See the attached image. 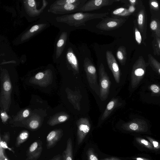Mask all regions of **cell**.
<instances>
[{
	"label": "cell",
	"instance_id": "f1b7e54d",
	"mask_svg": "<svg viewBox=\"0 0 160 160\" xmlns=\"http://www.w3.org/2000/svg\"><path fill=\"white\" fill-rule=\"evenodd\" d=\"M152 45L154 55L160 56V38L153 37Z\"/></svg>",
	"mask_w": 160,
	"mask_h": 160
},
{
	"label": "cell",
	"instance_id": "7a4b0ae2",
	"mask_svg": "<svg viewBox=\"0 0 160 160\" xmlns=\"http://www.w3.org/2000/svg\"><path fill=\"white\" fill-rule=\"evenodd\" d=\"M140 96L143 102L160 105V85L155 83L146 84L141 88Z\"/></svg>",
	"mask_w": 160,
	"mask_h": 160
},
{
	"label": "cell",
	"instance_id": "ba28073f",
	"mask_svg": "<svg viewBox=\"0 0 160 160\" xmlns=\"http://www.w3.org/2000/svg\"><path fill=\"white\" fill-rule=\"evenodd\" d=\"M122 128L123 130L130 132H145L148 131V125L145 120L136 118L123 123Z\"/></svg>",
	"mask_w": 160,
	"mask_h": 160
},
{
	"label": "cell",
	"instance_id": "603a6c76",
	"mask_svg": "<svg viewBox=\"0 0 160 160\" xmlns=\"http://www.w3.org/2000/svg\"><path fill=\"white\" fill-rule=\"evenodd\" d=\"M67 33L63 32L57 44V54L59 53V56L64 49L67 38Z\"/></svg>",
	"mask_w": 160,
	"mask_h": 160
},
{
	"label": "cell",
	"instance_id": "8fae6325",
	"mask_svg": "<svg viewBox=\"0 0 160 160\" xmlns=\"http://www.w3.org/2000/svg\"><path fill=\"white\" fill-rule=\"evenodd\" d=\"M116 0H90L87 1L81 9V12L97 10L102 7L112 5Z\"/></svg>",
	"mask_w": 160,
	"mask_h": 160
},
{
	"label": "cell",
	"instance_id": "484cf974",
	"mask_svg": "<svg viewBox=\"0 0 160 160\" xmlns=\"http://www.w3.org/2000/svg\"><path fill=\"white\" fill-rule=\"evenodd\" d=\"M69 117V115L66 113L60 114L53 120H51L49 122V124L51 126H53L68 120Z\"/></svg>",
	"mask_w": 160,
	"mask_h": 160
},
{
	"label": "cell",
	"instance_id": "5bb4252c",
	"mask_svg": "<svg viewBox=\"0 0 160 160\" xmlns=\"http://www.w3.org/2000/svg\"><path fill=\"white\" fill-rule=\"evenodd\" d=\"M63 135L61 129L53 130L48 134L46 137V147L48 149L54 147L60 140Z\"/></svg>",
	"mask_w": 160,
	"mask_h": 160
},
{
	"label": "cell",
	"instance_id": "b9f144b4",
	"mask_svg": "<svg viewBox=\"0 0 160 160\" xmlns=\"http://www.w3.org/2000/svg\"><path fill=\"white\" fill-rule=\"evenodd\" d=\"M29 114V111L28 109H26L22 113V116L24 118L28 117Z\"/></svg>",
	"mask_w": 160,
	"mask_h": 160
},
{
	"label": "cell",
	"instance_id": "e0dca14e",
	"mask_svg": "<svg viewBox=\"0 0 160 160\" xmlns=\"http://www.w3.org/2000/svg\"><path fill=\"white\" fill-rule=\"evenodd\" d=\"M66 58L73 71L76 73L78 74L79 72L78 61L72 48L68 49L66 54Z\"/></svg>",
	"mask_w": 160,
	"mask_h": 160
},
{
	"label": "cell",
	"instance_id": "ab89813d",
	"mask_svg": "<svg viewBox=\"0 0 160 160\" xmlns=\"http://www.w3.org/2000/svg\"><path fill=\"white\" fill-rule=\"evenodd\" d=\"M44 75V74L43 72H39L36 75L35 78L36 79L39 80L42 79L43 78Z\"/></svg>",
	"mask_w": 160,
	"mask_h": 160
},
{
	"label": "cell",
	"instance_id": "52a82bcc",
	"mask_svg": "<svg viewBox=\"0 0 160 160\" xmlns=\"http://www.w3.org/2000/svg\"><path fill=\"white\" fill-rule=\"evenodd\" d=\"M127 19L125 18L107 17L102 19L96 26L97 28L105 31L118 28L125 23Z\"/></svg>",
	"mask_w": 160,
	"mask_h": 160
},
{
	"label": "cell",
	"instance_id": "4316f807",
	"mask_svg": "<svg viewBox=\"0 0 160 160\" xmlns=\"http://www.w3.org/2000/svg\"><path fill=\"white\" fill-rule=\"evenodd\" d=\"M134 25L133 29L136 41L139 45L142 43L146 46V43L143 41L141 34L138 28L136 19L134 21Z\"/></svg>",
	"mask_w": 160,
	"mask_h": 160
},
{
	"label": "cell",
	"instance_id": "44dd1931",
	"mask_svg": "<svg viewBox=\"0 0 160 160\" xmlns=\"http://www.w3.org/2000/svg\"><path fill=\"white\" fill-rule=\"evenodd\" d=\"M117 58L121 64L124 65L127 59V52L126 47L123 46H120L116 52Z\"/></svg>",
	"mask_w": 160,
	"mask_h": 160
},
{
	"label": "cell",
	"instance_id": "1f68e13d",
	"mask_svg": "<svg viewBox=\"0 0 160 160\" xmlns=\"http://www.w3.org/2000/svg\"><path fill=\"white\" fill-rule=\"evenodd\" d=\"M87 155L88 160H99L92 148H90L88 149L87 151Z\"/></svg>",
	"mask_w": 160,
	"mask_h": 160
},
{
	"label": "cell",
	"instance_id": "7402d4cb",
	"mask_svg": "<svg viewBox=\"0 0 160 160\" xmlns=\"http://www.w3.org/2000/svg\"><path fill=\"white\" fill-rule=\"evenodd\" d=\"M148 57L149 66L154 71L160 75V62L151 54H148Z\"/></svg>",
	"mask_w": 160,
	"mask_h": 160
},
{
	"label": "cell",
	"instance_id": "74e56055",
	"mask_svg": "<svg viewBox=\"0 0 160 160\" xmlns=\"http://www.w3.org/2000/svg\"><path fill=\"white\" fill-rule=\"evenodd\" d=\"M1 117L2 121L6 122L8 118V116L6 112H2L1 114Z\"/></svg>",
	"mask_w": 160,
	"mask_h": 160
},
{
	"label": "cell",
	"instance_id": "d590c367",
	"mask_svg": "<svg viewBox=\"0 0 160 160\" xmlns=\"http://www.w3.org/2000/svg\"><path fill=\"white\" fill-rule=\"evenodd\" d=\"M5 150L0 148V160H9L5 155Z\"/></svg>",
	"mask_w": 160,
	"mask_h": 160
},
{
	"label": "cell",
	"instance_id": "d6a6232c",
	"mask_svg": "<svg viewBox=\"0 0 160 160\" xmlns=\"http://www.w3.org/2000/svg\"><path fill=\"white\" fill-rule=\"evenodd\" d=\"M79 0H60L57 1L53 4L61 5L66 4L72 3L76 2Z\"/></svg>",
	"mask_w": 160,
	"mask_h": 160
},
{
	"label": "cell",
	"instance_id": "4dcf8cb0",
	"mask_svg": "<svg viewBox=\"0 0 160 160\" xmlns=\"http://www.w3.org/2000/svg\"><path fill=\"white\" fill-rule=\"evenodd\" d=\"M136 141L138 143L149 149H153V147L150 142L141 138L137 137L136 138Z\"/></svg>",
	"mask_w": 160,
	"mask_h": 160
},
{
	"label": "cell",
	"instance_id": "f6af8a7d",
	"mask_svg": "<svg viewBox=\"0 0 160 160\" xmlns=\"http://www.w3.org/2000/svg\"><path fill=\"white\" fill-rule=\"evenodd\" d=\"M135 159L136 160H151L149 159H147L146 158H141V157H137Z\"/></svg>",
	"mask_w": 160,
	"mask_h": 160
},
{
	"label": "cell",
	"instance_id": "6da1fadb",
	"mask_svg": "<svg viewBox=\"0 0 160 160\" xmlns=\"http://www.w3.org/2000/svg\"><path fill=\"white\" fill-rule=\"evenodd\" d=\"M109 14L108 12L103 13H90L82 12L66 14L59 17V22L66 23L70 26L78 27L86 25L89 20L97 18L103 19Z\"/></svg>",
	"mask_w": 160,
	"mask_h": 160
},
{
	"label": "cell",
	"instance_id": "ee69618b",
	"mask_svg": "<svg viewBox=\"0 0 160 160\" xmlns=\"http://www.w3.org/2000/svg\"><path fill=\"white\" fill-rule=\"evenodd\" d=\"M128 10L129 11V12L132 13L135 10V7L130 5L129 6V8L128 9Z\"/></svg>",
	"mask_w": 160,
	"mask_h": 160
},
{
	"label": "cell",
	"instance_id": "83f0119b",
	"mask_svg": "<svg viewBox=\"0 0 160 160\" xmlns=\"http://www.w3.org/2000/svg\"><path fill=\"white\" fill-rule=\"evenodd\" d=\"M10 139L9 135L7 133L4 134L2 137L0 136V148H1L4 149H8L11 151L13 153L14 151L12 149L8 147V144Z\"/></svg>",
	"mask_w": 160,
	"mask_h": 160
},
{
	"label": "cell",
	"instance_id": "f35d334b",
	"mask_svg": "<svg viewBox=\"0 0 160 160\" xmlns=\"http://www.w3.org/2000/svg\"><path fill=\"white\" fill-rule=\"evenodd\" d=\"M49 160H63L62 156L60 154H58L55 156L51 159Z\"/></svg>",
	"mask_w": 160,
	"mask_h": 160
},
{
	"label": "cell",
	"instance_id": "9a60e30c",
	"mask_svg": "<svg viewBox=\"0 0 160 160\" xmlns=\"http://www.w3.org/2000/svg\"><path fill=\"white\" fill-rule=\"evenodd\" d=\"M149 26L153 37L160 38V15H151Z\"/></svg>",
	"mask_w": 160,
	"mask_h": 160
},
{
	"label": "cell",
	"instance_id": "9c48e42d",
	"mask_svg": "<svg viewBox=\"0 0 160 160\" xmlns=\"http://www.w3.org/2000/svg\"><path fill=\"white\" fill-rule=\"evenodd\" d=\"M147 15L144 5L139 6V9L136 14V21L138 28L141 34L143 41L147 37Z\"/></svg>",
	"mask_w": 160,
	"mask_h": 160
},
{
	"label": "cell",
	"instance_id": "60d3db41",
	"mask_svg": "<svg viewBox=\"0 0 160 160\" xmlns=\"http://www.w3.org/2000/svg\"><path fill=\"white\" fill-rule=\"evenodd\" d=\"M129 2L130 3V5L133 6L134 7L136 5L138 4V1L137 0H128Z\"/></svg>",
	"mask_w": 160,
	"mask_h": 160
},
{
	"label": "cell",
	"instance_id": "4fadbf2b",
	"mask_svg": "<svg viewBox=\"0 0 160 160\" xmlns=\"http://www.w3.org/2000/svg\"><path fill=\"white\" fill-rule=\"evenodd\" d=\"M42 143L40 140H37L30 145L27 150L26 160H37L41 155L42 151Z\"/></svg>",
	"mask_w": 160,
	"mask_h": 160
},
{
	"label": "cell",
	"instance_id": "5b68a950",
	"mask_svg": "<svg viewBox=\"0 0 160 160\" xmlns=\"http://www.w3.org/2000/svg\"><path fill=\"white\" fill-rule=\"evenodd\" d=\"M87 0H79L78 2L72 3L58 5L52 4L48 12L55 14H64L80 11L81 9Z\"/></svg>",
	"mask_w": 160,
	"mask_h": 160
},
{
	"label": "cell",
	"instance_id": "d6986e66",
	"mask_svg": "<svg viewBox=\"0 0 160 160\" xmlns=\"http://www.w3.org/2000/svg\"><path fill=\"white\" fill-rule=\"evenodd\" d=\"M45 26V24H40L34 25L26 32L22 36L21 40L22 41L26 40L31 38L36 33L40 31L43 27Z\"/></svg>",
	"mask_w": 160,
	"mask_h": 160
},
{
	"label": "cell",
	"instance_id": "2e32d148",
	"mask_svg": "<svg viewBox=\"0 0 160 160\" xmlns=\"http://www.w3.org/2000/svg\"><path fill=\"white\" fill-rule=\"evenodd\" d=\"M122 105L118 98H112L107 104L106 108L101 118V121L102 122L107 118L113 110L116 108Z\"/></svg>",
	"mask_w": 160,
	"mask_h": 160
},
{
	"label": "cell",
	"instance_id": "277c9868",
	"mask_svg": "<svg viewBox=\"0 0 160 160\" xmlns=\"http://www.w3.org/2000/svg\"><path fill=\"white\" fill-rule=\"evenodd\" d=\"M83 67L90 87L98 96H99L100 86L98 82L96 69L91 60L88 57H85L84 59Z\"/></svg>",
	"mask_w": 160,
	"mask_h": 160
},
{
	"label": "cell",
	"instance_id": "e575fe53",
	"mask_svg": "<svg viewBox=\"0 0 160 160\" xmlns=\"http://www.w3.org/2000/svg\"><path fill=\"white\" fill-rule=\"evenodd\" d=\"M39 123L36 120H33L31 121L29 124V127L32 129L35 130L39 127Z\"/></svg>",
	"mask_w": 160,
	"mask_h": 160
},
{
	"label": "cell",
	"instance_id": "d4e9b609",
	"mask_svg": "<svg viewBox=\"0 0 160 160\" xmlns=\"http://www.w3.org/2000/svg\"><path fill=\"white\" fill-rule=\"evenodd\" d=\"M29 136V133L27 130L22 131L17 137L15 145L16 147H19L21 145L26 141Z\"/></svg>",
	"mask_w": 160,
	"mask_h": 160
},
{
	"label": "cell",
	"instance_id": "cb8c5ba5",
	"mask_svg": "<svg viewBox=\"0 0 160 160\" xmlns=\"http://www.w3.org/2000/svg\"><path fill=\"white\" fill-rule=\"evenodd\" d=\"M151 15H160V5L156 0H149L148 2Z\"/></svg>",
	"mask_w": 160,
	"mask_h": 160
},
{
	"label": "cell",
	"instance_id": "ac0fdd59",
	"mask_svg": "<svg viewBox=\"0 0 160 160\" xmlns=\"http://www.w3.org/2000/svg\"><path fill=\"white\" fill-rule=\"evenodd\" d=\"M68 97L74 108L78 111L80 110V102L82 96L78 92H74L71 91L67 92Z\"/></svg>",
	"mask_w": 160,
	"mask_h": 160
},
{
	"label": "cell",
	"instance_id": "7bdbcfd3",
	"mask_svg": "<svg viewBox=\"0 0 160 160\" xmlns=\"http://www.w3.org/2000/svg\"><path fill=\"white\" fill-rule=\"evenodd\" d=\"M100 160H122L116 157H110L107 158H105Z\"/></svg>",
	"mask_w": 160,
	"mask_h": 160
},
{
	"label": "cell",
	"instance_id": "7c38bea8",
	"mask_svg": "<svg viewBox=\"0 0 160 160\" xmlns=\"http://www.w3.org/2000/svg\"><path fill=\"white\" fill-rule=\"evenodd\" d=\"M106 58L108 66L111 71L114 78L117 83H119L120 79L119 68L112 52L107 50L106 52Z\"/></svg>",
	"mask_w": 160,
	"mask_h": 160
},
{
	"label": "cell",
	"instance_id": "ffe728a7",
	"mask_svg": "<svg viewBox=\"0 0 160 160\" xmlns=\"http://www.w3.org/2000/svg\"><path fill=\"white\" fill-rule=\"evenodd\" d=\"M63 160H73V149L72 140L69 138L67 142L66 147L62 154Z\"/></svg>",
	"mask_w": 160,
	"mask_h": 160
},
{
	"label": "cell",
	"instance_id": "836d02e7",
	"mask_svg": "<svg viewBox=\"0 0 160 160\" xmlns=\"http://www.w3.org/2000/svg\"><path fill=\"white\" fill-rule=\"evenodd\" d=\"M146 138L152 144L153 149L158 150L160 148V143L158 142L149 137H146Z\"/></svg>",
	"mask_w": 160,
	"mask_h": 160
},
{
	"label": "cell",
	"instance_id": "3957f363",
	"mask_svg": "<svg viewBox=\"0 0 160 160\" xmlns=\"http://www.w3.org/2000/svg\"><path fill=\"white\" fill-rule=\"evenodd\" d=\"M149 65L142 56H139L133 64L131 75V85L132 89H136L140 84L145 74L146 68Z\"/></svg>",
	"mask_w": 160,
	"mask_h": 160
},
{
	"label": "cell",
	"instance_id": "30bf717a",
	"mask_svg": "<svg viewBox=\"0 0 160 160\" xmlns=\"http://www.w3.org/2000/svg\"><path fill=\"white\" fill-rule=\"evenodd\" d=\"M77 126L78 144L79 145L83 142L89 132L91 128L89 120L88 118H81L76 122Z\"/></svg>",
	"mask_w": 160,
	"mask_h": 160
},
{
	"label": "cell",
	"instance_id": "8992f818",
	"mask_svg": "<svg viewBox=\"0 0 160 160\" xmlns=\"http://www.w3.org/2000/svg\"><path fill=\"white\" fill-rule=\"evenodd\" d=\"M100 81L99 98L102 101L106 100L109 93L111 82L103 63L100 64L98 70Z\"/></svg>",
	"mask_w": 160,
	"mask_h": 160
},
{
	"label": "cell",
	"instance_id": "8d00e7d4",
	"mask_svg": "<svg viewBox=\"0 0 160 160\" xmlns=\"http://www.w3.org/2000/svg\"><path fill=\"white\" fill-rule=\"evenodd\" d=\"M3 88L6 91H8L11 89V85L10 82L8 81L5 82L3 84Z\"/></svg>",
	"mask_w": 160,
	"mask_h": 160
},
{
	"label": "cell",
	"instance_id": "f546056e",
	"mask_svg": "<svg viewBox=\"0 0 160 160\" xmlns=\"http://www.w3.org/2000/svg\"><path fill=\"white\" fill-rule=\"evenodd\" d=\"M112 14L115 16L125 17L130 15L131 13L128 9L124 8H120L113 10L112 12Z\"/></svg>",
	"mask_w": 160,
	"mask_h": 160
}]
</instances>
